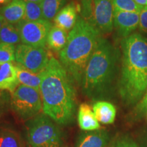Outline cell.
Masks as SVG:
<instances>
[{
    "instance_id": "6da1fadb",
    "label": "cell",
    "mask_w": 147,
    "mask_h": 147,
    "mask_svg": "<svg viewBox=\"0 0 147 147\" xmlns=\"http://www.w3.org/2000/svg\"><path fill=\"white\" fill-rule=\"evenodd\" d=\"M41 75L44 114L61 125L72 123L76 112L75 84L58 60L51 57Z\"/></svg>"
},
{
    "instance_id": "7a4b0ae2",
    "label": "cell",
    "mask_w": 147,
    "mask_h": 147,
    "mask_svg": "<svg viewBox=\"0 0 147 147\" xmlns=\"http://www.w3.org/2000/svg\"><path fill=\"white\" fill-rule=\"evenodd\" d=\"M121 61L119 49L101 36L82 76L80 87L84 95L93 100L108 98L118 87Z\"/></svg>"
},
{
    "instance_id": "3957f363",
    "label": "cell",
    "mask_w": 147,
    "mask_h": 147,
    "mask_svg": "<svg viewBox=\"0 0 147 147\" xmlns=\"http://www.w3.org/2000/svg\"><path fill=\"white\" fill-rule=\"evenodd\" d=\"M119 93L127 105L140 100L147 89V38L134 33L122 39Z\"/></svg>"
},
{
    "instance_id": "277c9868",
    "label": "cell",
    "mask_w": 147,
    "mask_h": 147,
    "mask_svg": "<svg viewBox=\"0 0 147 147\" xmlns=\"http://www.w3.org/2000/svg\"><path fill=\"white\" fill-rule=\"evenodd\" d=\"M100 37L98 31L79 16L65 48L59 53V62L78 86Z\"/></svg>"
},
{
    "instance_id": "5b68a950",
    "label": "cell",
    "mask_w": 147,
    "mask_h": 147,
    "mask_svg": "<svg viewBox=\"0 0 147 147\" xmlns=\"http://www.w3.org/2000/svg\"><path fill=\"white\" fill-rule=\"evenodd\" d=\"M53 119L45 114H40L27 121V147H61L62 134Z\"/></svg>"
},
{
    "instance_id": "8992f818",
    "label": "cell",
    "mask_w": 147,
    "mask_h": 147,
    "mask_svg": "<svg viewBox=\"0 0 147 147\" xmlns=\"http://www.w3.org/2000/svg\"><path fill=\"white\" fill-rule=\"evenodd\" d=\"M113 0H80L77 10L80 17L102 34H110L114 29Z\"/></svg>"
},
{
    "instance_id": "52a82bcc",
    "label": "cell",
    "mask_w": 147,
    "mask_h": 147,
    "mask_svg": "<svg viewBox=\"0 0 147 147\" xmlns=\"http://www.w3.org/2000/svg\"><path fill=\"white\" fill-rule=\"evenodd\" d=\"M10 106L20 118L23 120H30L40 115L42 110L40 92L19 84L11 93Z\"/></svg>"
},
{
    "instance_id": "ba28073f",
    "label": "cell",
    "mask_w": 147,
    "mask_h": 147,
    "mask_svg": "<svg viewBox=\"0 0 147 147\" xmlns=\"http://www.w3.org/2000/svg\"><path fill=\"white\" fill-rule=\"evenodd\" d=\"M22 44L35 47L45 48L47 44L48 35L53 26L52 23L43 19L38 21L26 20L16 25Z\"/></svg>"
},
{
    "instance_id": "9c48e42d",
    "label": "cell",
    "mask_w": 147,
    "mask_h": 147,
    "mask_svg": "<svg viewBox=\"0 0 147 147\" xmlns=\"http://www.w3.org/2000/svg\"><path fill=\"white\" fill-rule=\"evenodd\" d=\"M15 61L32 72L40 73L47 67L49 59L45 48L21 44L16 47Z\"/></svg>"
},
{
    "instance_id": "30bf717a",
    "label": "cell",
    "mask_w": 147,
    "mask_h": 147,
    "mask_svg": "<svg viewBox=\"0 0 147 147\" xmlns=\"http://www.w3.org/2000/svg\"><path fill=\"white\" fill-rule=\"evenodd\" d=\"M140 14L114 10V28L119 37L127 38L139 26Z\"/></svg>"
},
{
    "instance_id": "8fae6325",
    "label": "cell",
    "mask_w": 147,
    "mask_h": 147,
    "mask_svg": "<svg viewBox=\"0 0 147 147\" xmlns=\"http://www.w3.org/2000/svg\"><path fill=\"white\" fill-rule=\"evenodd\" d=\"M109 136L104 129L85 131L80 134L75 147H106Z\"/></svg>"
},
{
    "instance_id": "7c38bea8",
    "label": "cell",
    "mask_w": 147,
    "mask_h": 147,
    "mask_svg": "<svg viewBox=\"0 0 147 147\" xmlns=\"http://www.w3.org/2000/svg\"><path fill=\"white\" fill-rule=\"evenodd\" d=\"M25 1L12 0L10 3L0 8V14L7 23L16 25L25 18Z\"/></svg>"
},
{
    "instance_id": "4fadbf2b",
    "label": "cell",
    "mask_w": 147,
    "mask_h": 147,
    "mask_svg": "<svg viewBox=\"0 0 147 147\" xmlns=\"http://www.w3.org/2000/svg\"><path fill=\"white\" fill-rule=\"evenodd\" d=\"M19 84L16 65L12 63H0V90L12 93Z\"/></svg>"
},
{
    "instance_id": "5bb4252c",
    "label": "cell",
    "mask_w": 147,
    "mask_h": 147,
    "mask_svg": "<svg viewBox=\"0 0 147 147\" xmlns=\"http://www.w3.org/2000/svg\"><path fill=\"white\" fill-rule=\"evenodd\" d=\"M77 12V7L74 2L68 3L55 17L53 20L55 25L66 32L71 31L78 19Z\"/></svg>"
},
{
    "instance_id": "9a60e30c",
    "label": "cell",
    "mask_w": 147,
    "mask_h": 147,
    "mask_svg": "<svg viewBox=\"0 0 147 147\" xmlns=\"http://www.w3.org/2000/svg\"><path fill=\"white\" fill-rule=\"evenodd\" d=\"M77 119L79 127L85 131L100 129V125L97 120L93 110L89 104H80L78 110Z\"/></svg>"
},
{
    "instance_id": "2e32d148",
    "label": "cell",
    "mask_w": 147,
    "mask_h": 147,
    "mask_svg": "<svg viewBox=\"0 0 147 147\" xmlns=\"http://www.w3.org/2000/svg\"><path fill=\"white\" fill-rule=\"evenodd\" d=\"M93 113L99 123L108 125L115 122L117 110L115 106L106 101H97L93 106Z\"/></svg>"
},
{
    "instance_id": "e0dca14e",
    "label": "cell",
    "mask_w": 147,
    "mask_h": 147,
    "mask_svg": "<svg viewBox=\"0 0 147 147\" xmlns=\"http://www.w3.org/2000/svg\"><path fill=\"white\" fill-rule=\"evenodd\" d=\"M68 35L66 31L53 25L48 35L47 45L54 52L59 53L65 48Z\"/></svg>"
},
{
    "instance_id": "ac0fdd59",
    "label": "cell",
    "mask_w": 147,
    "mask_h": 147,
    "mask_svg": "<svg viewBox=\"0 0 147 147\" xmlns=\"http://www.w3.org/2000/svg\"><path fill=\"white\" fill-rule=\"evenodd\" d=\"M19 84L27 87L33 88L40 91L41 85V75L40 73H34L31 71L16 63L15 64Z\"/></svg>"
},
{
    "instance_id": "d6986e66",
    "label": "cell",
    "mask_w": 147,
    "mask_h": 147,
    "mask_svg": "<svg viewBox=\"0 0 147 147\" xmlns=\"http://www.w3.org/2000/svg\"><path fill=\"white\" fill-rule=\"evenodd\" d=\"M68 0H43L42 8L44 18L51 21L54 20L55 16L65 6Z\"/></svg>"
},
{
    "instance_id": "ffe728a7",
    "label": "cell",
    "mask_w": 147,
    "mask_h": 147,
    "mask_svg": "<svg viewBox=\"0 0 147 147\" xmlns=\"http://www.w3.org/2000/svg\"><path fill=\"white\" fill-rule=\"evenodd\" d=\"M0 42L13 45H19L21 42V37L16 25L5 22L0 30Z\"/></svg>"
},
{
    "instance_id": "44dd1931",
    "label": "cell",
    "mask_w": 147,
    "mask_h": 147,
    "mask_svg": "<svg viewBox=\"0 0 147 147\" xmlns=\"http://www.w3.org/2000/svg\"><path fill=\"white\" fill-rule=\"evenodd\" d=\"M0 147H24L17 132L8 128H0Z\"/></svg>"
},
{
    "instance_id": "7402d4cb",
    "label": "cell",
    "mask_w": 147,
    "mask_h": 147,
    "mask_svg": "<svg viewBox=\"0 0 147 147\" xmlns=\"http://www.w3.org/2000/svg\"><path fill=\"white\" fill-rule=\"evenodd\" d=\"M45 19L43 16L41 3L27 1L25 2V14L24 20L28 21H38Z\"/></svg>"
},
{
    "instance_id": "603a6c76",
    "label": "cell",
    "mask_w": 147,
    "mask_h": 147,
    "mask_svg": "<svg viewBox=\"0 0 147 147\" xmlns=\"http://www.w3.org/2000/svg\"><path fill=\"white\" fill-rule=\"evenodd\" d=\"M114 8L117 10L140 14L144 7L136 3L134 0H113Z\"/></svg>"
},
{
    "instance_id": "cb8c5ba5",
    "label": "cell",
    "mask_w": 147,
    "mask_h": 147,
    "mask_svg": "<svg viewBox=\"0 0 147 147\" xmlns=\"http://www.w3.org/2000/svg\"><path fill=\"white\" fill-rule=\"evenodd\" d=\"M15 45L0 42V63L15 61Z\"/></svg>"
},
{
    "instance_id": "d4e9b609",
    "label": "cell",
    "mask_w": 147,
    "mask_h": 147,
    "mask_svg": "<svg viewBox=\"0 0 147 147\" xmlns=\"http://www.w3.org/2000/svg\"><path fill=\"white\" fill-rule=\"evenodd\" d=\"M139 28L141 32L147 34V5L142 8L140 13Z\"/></svg>"
},
{
    "instance_id": "484cf974",
    "label": "cell",
    "mask_w": 147,
    "mask_h": 147,
    "mask_svg": "<svg viewBox=\"0 0 147 147\" xmlns=\"http://www.w3.org/2000/svg\"><path fill=\"white\" fill-rule=\"evenodd\" d=\"M115 147H138L134 141L127 138H121L116 142Z\"/></svg>"
},
{
    "instance_id": "4316f807",
    "label": "cell",
    "mask_w": 147,
    "mask_h": 147,
    "mask_svg": "<svg viewBox=\"0 0 147 147\" xmlns=\"http://www.w3.org/2000/svg\"><path fill=\"white\" fill-rule=\"evenodd\" d=\"M147 110V89L145 92L144 95H143L142 100L138 104L136 108V111L138 113L142 114L145 113Z\"/></svg>"
},
{
    "instance_id": "83f0119b",
    "label": "cell",
    "mask_w": 147,
    "mask_h": 147,
    "mask_svg": "<svg viewBox=\"0 0 147 147\" xmlns=\"http://www.w3.org/2000/svg\"><path fill=\"white\" fill-rule=\"evenodd\" d=\"M7 102H8V98H7V97L2 99V100H0V117L3 115V113H4L5 107H6Z\"/></svg>"
},
{
    "instance_id": "f1b7e54d",
    "label": "cell",
    "mask_w": 147,
    "mask_h": 147,
    "mask_svg": "<svg viewBox=\"0 0 147 147\" xmlns=\"http://www.w3.org/2000/svg\"><path fill=\"white\" fill-rule=\"evenodd\" d=\"M137 4L142 7H144L147 5V0H134Z\"/></svg>"
},
{
    "instance_id": "f546056e",
    "label": "cell",
    "mask_w": 147,
    "mask_h": 147,
    "mask_svg": "<svg viewBox=\"0 0 147 147\" xmlns=\"http://www.w3.org/2000/svg\"><path fill=\"white\" fill-rule=\"evenodd\" d=\"M5 20H4V18H3V16L1 15V14H0V30H1V27H3V24H4V23H5Z\"/></svg>"
},
{
    "instance_id": "4dcf8cb0",
    "label": "cell",
    "mask_w": 147,
    "mask_h": 147,
    "mask_svg": "<svg viewBox=\"0 0 147 147\" xmlns=\"http://www.w3.org/2000/svg\"><path fill=\"white\" fill-rule=\"evenodd\" d=\"M6 95H5V93H3L2 91H1V90H0V100H2V99L5 98V97H6Z\"/></svg>"
},
{
    "instance_id": "1f68e13d",
    "label": "cell",
    "mask_w": 147,
    "mask_h": 147,
    "mask_svg": "<svg viewBox=\"0 0 147 147\" xmlns=\"http://www.w3.org/2000/svg\"><path fill=\"white\" fill-rule=\"evenodd\" d=\"M10 1L11 0H0V4H5V3L8 4Z\"/></svg>"
},
{
    "instance_id": "d6a6232c",
    "label": "cell",
    "mask_w": 147,
    "mask_h": 147,
    "mask_svg": "<svg viewBox=\"0 0 147 147\" xmlns=\"http://www.w3.org/2000/svg\"><path fill=\"white\" fill-rule=\"evenodd\" d=\"M24 1L27 2V1H32V2H38V3H42L43 0H23Z\"/></svg>"
},
{
    "instance_id": "836d02e7",
    "label": "cell",
    "mask_w": 147,
    "mask_h": 147,
    "mask_svg": "<svg viewBox=\"0 0 147 147\" xmlns=\"http://www.w3.org/2000/svg\"><path fill=\"white\" fill-rule=\"evenodd\" d=\"M110 147H115V146H110Z\"/></svg>"
}]
</instances>
